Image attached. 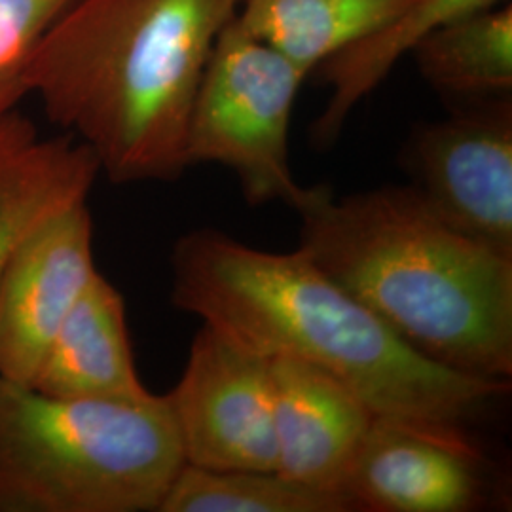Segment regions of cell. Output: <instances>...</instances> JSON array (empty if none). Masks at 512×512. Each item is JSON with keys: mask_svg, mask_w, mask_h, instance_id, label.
Listing matches in <instances>:
<instances>
[{"mask_svg": "<svg viewBox=\"0 0 512 512\" xmlns=\"http://www.w3.org/2000/svg\"><path fill=\"white\" fill-rule=\"evenodd\" d=\"M241 0H76L38 44L29 95L112 183L173 181L190 114Z\"/></svg>", "mask_w": 512, "mask_h": 512, "instance_id": "2", "label": "cell"}, {"mask_svg": "<svg viewBox=\"0 0 512 512\" xmlns=\"http://www.w3.org/2000/svg\"><path fill=\"white\" fill-rule=\"evenodd\" d=\"M340 492L351 511L465 512L484 478L461 427L376 416Z\"/></svg>", "mask_w": 512, "mask_h": 512, "instance_id": "9", "label": "cell"}, {"mask_svg": "<svg viewBox=\"0 0 512 512\" xmlns=\"http://www.w3.org/2000/svg\"><path fill=\"white\" fill-rule=\"evenodd\" d=\"M270 376L275 471L340 492L376 414L323 368L275 357L270 359Z\"/></svg>", "mask_w": 512, "mask_h": 512, "instance_id": "10", "label": "cell"}, {"mask_svg": "<svg viewBox=\"0 0 512 512\" xmlns=\"http://www.w3.org/2000/svg\"><path fill=\"white\" fill-rule=\"evenodd\" d=\"M183 465L165 395L59 399L0 378V512H158Z\"/></svg>", "mask_w": 512, "mask_h": 512, "instance_id": "4", "label": "cell"}, {"mask_svg": "<svg viewBox=\"0 0 512 512\" xmlns=\"http://www.w3.org/2000/svg\"><path fill=\"white\" fill-rule=\"evenodd\" d=\"M412 0H241L236 21L310 74Z\"/></svg>", "mask_w": 512, "mask_h": 512, "instance_id": "14", "label": "cell"}, {"mask_svg": "<svg viewBox=\"0 0 512 512\" xmlns=\"http://www.w3.org/2000/svg\"><path fill=\"white\" fill-rule=\"evenodd\" d=\"M418 131L416 190L459 234L512 258V105L509 95Z\"/></svg>", "mask_w": 512, "mask_h": 512, "instance_id": "7", "label": "cell"}, {"mask_svg": "<svg viewBox=\"0 0 512 512\" xmlns=\"http://www.w3.org/2000/svg\"><path fill=\"white\" fill-rule=\"evenodd\" d=\"M97 272L88 202L40 220L0 274V378L33 384L57 330Z\"/></svg>", "mask_w": 512, "mask_h": 512, "instance_id": "8", "label": "cell"}, {"mask_svg": "<svg viewBox=\"0 0 512 512\" xmlns=\"http://www.w3.org/2000/svg\"><path fill=\"white\" fill-rule=\"evenodd\" d=\"M165 399L184 463L213 471H275L270 359L203 325L181 380Z\"/></svg>", "mask_w": 512, "mask_h": 512, "instance_id": "6", "label": "cell"}, {"mask_svg": "<svg viewBox=\"0 0 512 512\" xmlns=\"http://www.w3.org/2000/svg\"><path fill=\"white\" fill-rule=\"evenodd\" d=\"M308 76L232 19L209 55L192 107L188 165H224L251 205L283 202L300 211L319 190L298 183L289 162L294 101Z\"/></svg>", "mask_w": 512, "mask_h": 512, "instance_id": "5", "label": "cell"}, {"mask_svg": "<svg viewBox=\"0 0 512 512\" xmlns=\"http://www.w3.org/2000/svg\"><path fill=\"white\" fill-rule=\"evenodd\" d=\"M509 0H412L372 35L332 55L321 65L330 86L327 107L311 128L319 147L334 143L353 109L374 92L397 61L446 23Z\"/></svg>", "mask_w": 512, "mask_h": 512, "instance_id": "13", "label": "cell"}, {"mask_svg": "<svg viewBox=\"0 0 512 512\" xmlns=\"http://www.w3.org/2000/svg\"><path fill=\"white\" fill-rule=\"evenodd\" d=\"M348 499L277 471H213L184 463L158 512H346Z\"/></svg>", "mask_w": 512, "mask_h": 512, "instance_id": "16", "label": "cell"}, {"mask_svg": "<svg viewBox=\"0 0 512 512\" xmlns=\"http://www.w3.org/2000/svg\"><path fill=\"white\" fill-rule=\"evenodd\" d=\"M412 55L423 78L442 95L469 101L511 95V0L446 23Z\"/></svg>", "mask_w": 512, "mask_h": 512, "instance_id": "15", "label": "cell"}, {"mask_svg": "<svg viewBox=\"0 0 512 512\" xmlns=\"http://www.w3.org/2000/svg\"><path fill=\"white\" fill-rule=\"evenodd\" d=\"M171 302L264 359L323 368L376 416L461 427L509 387L421 355L300 247L268 253L217 230L184 234L171 251Z\"/></svg>", "mask_w": 512, "mask_h": 512, "instance_id": "1", "label": "cell"}, {"mask_svg": "<svg viewBox=\"0 0 512 512\" xmlns=\"http://www.w3.org/2000/svg\"><path fill=\"white\" fill-rule=\"evenodd\" d=\"M99 173L92 148L71 133L46 139L19 110L0 118V274L40 220L88 202Z\"/></svg>", "mask_w": 512, "mask_h": 512, "instance_id": "12", "label": "cell"}, {"mask_svg": "<svg viewBox=\"0 0 512 512\" xmlns=\"http://www.w3.org/2000/svg\"><path fill=\"white\" fill-rule=\"evenodd\" d=\"M76 0H0V118L29 95L38 44Z\"/></svg>", "mask_w": 512, "mask_h": 512, "instance_id": "17", "label": "cell"}, {"mask_svg": "<svg viewBox=\"0 0 512 512\" xmlns=\"http://www.w3.org/2000/svg\"><path fill=\"white\" fill-rule=\"evenodd\" d=\"M31 387L59 399L145 401L122 293L99 270L46 349Z\"/></svg>", "mask_w": 512, "mask_h": 512, "instance_id": "11", "label": "cell"}, {"mask_svg": "<svg viewBox=\"0 0 512 512\" xmlns=\"http://www.w3.org/2000/svg\"><path fill=\"white\" fill-rule=\"evenodd\" d=\"M300 249L427 359L471 376L512 374V258L440 220L416 186L298 211Z\"/></svg>", "mask_w": 512, "mask_h": 512, "instance_id": "3", "label": "cell"}]
</instances>
